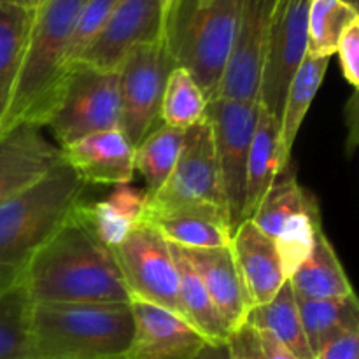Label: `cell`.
<instances>
[{"mask_svg":"<svg viewBox=\"0 0 359 359\" xmlns=\"http://www.w3.org/2000/svg\"><path fill=\"white\" fill-rule=\"evenodd\" d=\"M184 132L160 125L151 130L133 151V168L142 177L147 200L165 184L181 156Z\"/></svg>","mask_w":359,"mask_h":359,"instance_id":"obj_27","label":"cell"},{"mask_svg":"<svg viewBox=\"0 0 359 359\" xmlns=\"http://www.w3.org/2000/svg\"><path fill=\"white\" fill-rule=\"evenodd\" d=\"M133 144L121 128L104 130L62 147V160L84 184L118 186L133 181Z\"/></svg>","mask_w":359,"mask_h":359,"instance_id":"obj_17","label":"cell"},{"mask_svg":"<svg viewBox=\"0 0 359 359\" xmlns=\"http://www.w3.org/2000/svg\"><path fill=\"white\" fill-rule=\"evenodd\" d=\"M163 37L160 0H118L100 34L77 62L100 70H118L137 46Z\"/></svg>","mask_w":359,"mask_h":359,"instance_id":"obj_13","label":"cell"},{"mask_svg":"<svg viewBox=\"0 0 359 359\" xmlns=\"http://www.w3.org/2000/svg\"><path fill=\"white\" fill-rule=\"evenodd\" d=\"M62 161V149L35 123L0 133V207Z\"/></svg>","mask_w":359,"mask_h":359,"instance_id":"obj_15","label":"cell"},{"mask_svg":"<svg viewBox=\"0 0 359 359\" xmlns=\"http://www.w3.org/2000/svg\"><path fill=\"white\" fill-rule=\"evenodd\" d=\"M84 188L62 160L0 207V290L20 284L32 256L65 223Z\"/></svg>","mask_w":359,"mask_h":359,"instance_id":"obj_2","label":"cell"},{"mask_svg":"<svg viewBox=\"0 0 359 359\" xmlns=\"http://www.w3.org/2000/svg\"><path fill=\"white\" fill-rule=\"evenodd\" d=\"M344 2H347V4H349V6L356 7V9H358V4H359V0H344Z\"/></svg>","mask_w":359,"mask_h":359,"instance_id":"obj_43","label":"cell"},{"mask_svg":"<svg viewBox=\"0 0 359 359\" xmlns=\"http://www.w3.org/2000/svg\"><path fill=\"white\" fill-rule=\"evenodd\" d=\"M287 283L291 284L294 297L307 300L347 297L354 293L335 248L323 228L316 235L309 258L291 273Z\"/></svg>","mask_w":359,"mask_h":359,"instance_id":"obj_22","label":"cell"},{"mask_svg":"<svg viewBox=\"0 0 359 359\" xmlns=\"http://www.w3.org/2000/svg\"><path fill=\"white\" fill-rule=\"evenodd\" d=\"M130 304H37L28 312V359H123Z\"/></svg>","mask_w":359,"mask_h":359,"instance_id":"obj_3","label":"cell"},{"mask_svg":"<svg viewBox=\"0 0 359 359\" xmlns=\"http://www.w3.org/2000/svg\"><path fill=\"white\" fill-rule=\"evenodd\" d=\"M342 76L353 88L359 84V21L349 27L337 48Z\"/></svg>","mask_w":359,"mask_h":359,"instance_id":"obj_36","label":"cell"},{"mask_svg":"<svg viewBox=\"0 0 359 359\" xmlns=\"http://www.w3.org/2000/svg\"><path fill=\"white\" fill-rule=\"evenodd\" d=\"M231 359H298L266 332L244 323L228 340Z\"/></svg>","mask_w":359,"mask_h":359,"instance_id":"obj_35","label":"cell"},{"mask_svg":"<svg viewBox=\"0 0 359 359\" xmlns=\"http://www.w3.org/2000/svg\"><path fill=\"white\" fill-rule=\"evenodd\" d=\"M210 2H212V0H193V4H195L196 7H205L209 6Z\"/></svg>","mask_w":359,"mask_h":359,"instance_id":"obj_41","label":"cell"},{"mask_svg":"<svg viewBox=\"0 0 359 359\" xmlns=\"http://www.w3.org/2000/svg\"><path fill=\"white\" fill-rule=\"evenodd\" d=\"M174 2L175 0H160L161 14H163V28H165V23H167V18H168V14H170L172 7H174Z\"/></svg>","mask_w":359,"mask_h":359,"instance_id":"obj_39","label":"cell"},{"mask_svg":"<svg viewBox=\"0 0 359 359\" xmlns=\"http://www.w3.org/2000/svg\"><path fill=\"white\" fill-rule=\"evenodd\" d=\"M230 249L249 311L269 304L287 280L272 238L245 219L231 233Z\"/></svg>","mask_w":359,"mask_h":359,"instance_id":"obj_16","label":"cell"},{"mask_svg":"<svg viewBox=\"0 0 359 359\" xmlns=\"http://www.w3.org/2000/svg\"><path fill=\"white\" fill-rule=\"evenodd\" d=\"M175 67L165 37L137 46L118 67L121 125L133 147L160 125V107L165 83Z\"/></svg>","mask_w":359,"mask_h":359,"instance_id":"obj_8","label":"cell"},{"mask_svg":"<svg viewBox=\"0 0 359 359\" xmlns=\"http://www.w3.org/2000/svg\"><path fill=\"white\" fill-rule=\"evenodd\" d=\"M359 21V11L344 0H309L307 55L332 58L340 39Z\"/></svg>","mask_w":359,"mask_h":359,"instance_id":"obj_29","label":"cell"},{"mask_svg":"<svg viewBox=\"0 0 359 359\" xmlns=\"http://www.w3.org/2000/svg\"><path fill=\"white\" fill-rule=\"evenodd\" d=\"M276 2L277 0H242L233 46L217 97L258 100Z\"/></svg>","mask_w":359,"mask_h":359,"instance_id":"obj_12","label":"cell"},{"mask_svg":"<svg viewBox=\"0 0 359 359\" xmlns=\"http://www.w3.org/2000/svg\"><path fill=\"white\" fill-rule=\"evenodd\" d=\"M32 18H34V9H28L21 4L0 6V109L2 112L23 60Z\"/></svg>","mask_w":359,"mask_h":359,"instance_id":"obj_31","label":"cell"},{"mask_svg":"<svg viewBox=\"0 0 359 359\" xmlns=\"http://www.w3.org/2000/svg\"><path fill=\"white\" fill-rule=\"evenodd\" d=\"M302 328L312 356L328 342L351 330H359V304L356 294L307 300L297 298Z\"/></svg>","mask_w":359,"mask_h":359,"instance_id":"obj_24","label":"cell"},{"mask_svg":"<svg viewBox=\"0 0 359 359\" xmlns=\"http://www.w3.org/2000/svg\"><path fill=\"white\" fill-rule=\"evenodd\" d=\"M207 98L195 77L175 65L165 83L160 107V123L186 132L205 119Z\"/></svg>","mask_w":359,"mask_h":359,"instance_id":"obj_30","label":"cell"},{"mask_svg":"<svg viewBox=\"0 0 359 359\" xmlns=\"http://www.w3.org/2000/svg\"><path fill=\"white\" fill-rule=\"evenodd\" d=\"M188 205L217 207L226 212L212 130L207 119L186 130L181 156L165 184L147 200L144 214Z\"/></svg>","mask_w":359,"mask_h":359,"instance_id":"obj_10","label":"cell"},{"mask_svg":"<svg viewBox=\"0 0 359 359\" xmlns=\"http://www.w3.org/2000/svg\"><path fill=\"white\" fill-rule=\"evenodd\" d=\"M290 165H286L283 156L279 119L270 114L263 105H259L258 121H256L255 133H252L248 158L244 221L251 219L270 186Z\"/></svg>","mask_w":359,"mask_h":359,"instance_id":"obj_21","label":"cell"},{"mask_svg":"<svg viewBox=\"0 0 359 359\" xmlns=\"http://www.w3.org/2000/svg\"><path fill=\"white\" fill-rule=\"evenodd\" d=\"M20 284L30 305L132 302L112 251L74 210L32 256Z\"/></svg>","mask_w":359,"mask_h":359,"instance_id":"obj_1","label":"cell"},{"mask_svg":"<svg viewBox=\"0 0 359 359\" xmlns=\"http://www.w3.org/2000/svg\"><path fill=\"white\" fill-rule=\"evenodd\" d=\"M307 13L309 0H277L273 7L258 100L279 121L291 77L307 55Z\"/></svg>","mask_w":359,"mask_h":359,"instance_id":"obj_11","label":"cell"},{"mask_svg":"<svg viewBox=\"0 0 359 359\" xmlns=\"http://www.w3.org/2000/svg\"><path fill=\"white\" fill-rule=\"evenodd\" d=\"M142 221L156 228L168 244L182 249L230 248L233 233L228 214L209 205L175 207L144 214Z\"/></svg>","mask_w":359,"mask_h":359,"instance_id":"obj_18","label":"cell"},{"mask_svg":"<svg viewBox=\"0 0 359 359\" xmlns=\"http://www.w3.org/2000/svg\"><path fill=\"white\" fill-rule=\"evenodd\" d=\"M146 205V189L128 182L112 186L111 195L104 200L88 203L81 200L74 212L105 248L112 249L142 221Z\"/></svg>","mask_w":359,"mask_h":359,"instance_id":"obj_20","label":"cell"},{"mask_svg":"<svg viewBox=\"0 0 359 359\" xmlns=\"http://www.w3.org/2000/svg\"><path fill=\"white\" fill-rule=\"evenodd\" d=\"M242 0H212L196 7L193 0H175L163 37L177 67L188 70L207 100L219 93L241 16Z\"/></svg>","mask_w":359,"mask_h":359,"instance_id":"obj_5","label":"cell"},{"mask_svg":"<svg viewBox=\"0 0 359 359\" xmlns=\"http://www.w3.org/2000/svg\"><path fill=\"white\" fill-rule=\"evenodd\" d=\"M111 251L132 300L179 314L177 266L170 245L156 228L140 221Z\"/></svg>","mask_w":359,"mask_h":359,"instance_id":"obj_9","label":"cell"},{"mask_svg":"<svg viewBox=\"0 0 359 359\" xmlns=\"http://www.w3.org/2000/svg\"><path fill=\"white\" fill-rule=\"evenodd\" d=\"M118 0H86L77 16L72 37H70L69 49H67V67L76 63L81 58L88 46L95 41L105 21L111 16L112 9Z\"/></svg>","mask_w":359,"mask_h":359,"instance_id":"obj_34","label":"cell"},{"mask_svg":"<svg viewBox=\"0 0 359 359\" xmlns=\"http://www.w3.org/2000/svg\"><path fill=\"white\" fill-rule=\"evenodd\" d=\"M28 312L21 284L0 290V359H28Z\"/></svg>","mask_w":359,"mask_h":359,"instance_id":"obj_32","label":"cell"},{"mask_svg":"<svg viewBox=\"0 0 359 359\" xmlns=\"http://www.w3.org/2000/svg\"><path fill=\"white\" fill-rule=\"evenodd\" d=\"M259 105V100H231L221 97L207 102L205 119L212 130L224 205L233 230L244 221L248 158Z\"/></svg>","mask_w":359,"mask_h":359,"instance_id":"obj_7","label":"cell"},{"mask_svg":"<svg viewBox=\"0 0 359 359\" xmlns=\"http://www.w3.org/2000/svg\"><path fill=\"white\" fill-rule=\"evenodd\" d=\"M321 228L319 209L297 214L280 228L277 237L273 238V244L279 252L280 265H283L286 279H290L291 273L309 258L312 248H314L316 235Z\"/></svg>","mask_w":359,"mask_h":359,"instance_id":"obj_33","label":"cell"},{"mask_svg":"<svg viewBox=\"0 0 359 359\" xmlns=\"http://www.w3.org/2000/svg\"><path fill=\"white\" fill-rule=\"evenodd\" d=\"M314 359H359V330H351L333 339Z\"/></svg>","mask_w":359,"mask_h":359,"instance_id":"obj_37","label":"cell"},{"mask_svg":"<svg viewBox=\"0 0 359 359\" xmlns=\"http://www.w3.org/2000/svg\"><path fill=\"white\" fill-rule=\"evenodd\" d=\"M6 4H21V0H0V6H6Z\"/></svg>","mask_w":359,"mask_h":359,"instance_id":"obj_42","label":"cell"},{"mask_svg":"<svg viewBox=\"0 0 359 359\" xmlns=\"http://www.w3.org/2000/svg\"><path fill=\"white\" fill-rule=\"evenodd\" d=\"M193 270L205 286L210 300L216 305L223 321L233 333L245 323L249 305L235 269L230 248L219 249H182Z\"/></svg>","mask_w":359,"mask_h":359,"instance_id":"obj_19","label":"cell"},{"mask_svg":"<svg viewBox=\"0 0 359 359\" xmlns=\"http://www.w3.org/2000/svg\"><path fill=\"white\" fill-rule=\"evenodd\" d=\"M245 323L269 333L298 359H314L302 328L297 297L287 280L269 304L251 309Z\"/></svg>","mask_w":359,"mask_h":359,"instance_id":"obj_26","label":"cell"},{"mask_svg":"<svg viewBox=\"0 0 359 359\" xmlns=\"http://www.w3.org/2000/svg\"><path fill=\"white\" fill-rule=\"evenodd\" d=\"M328 65L330 58H314V56L305 55L294 76L291 77L279 121L280 146H283V156L286 165L291 163V151L297 142L305 116L321 88Z\"/></svg>","mask_w":359,"mask_h":359,"instance_id":"obj_25","label":"cell"},{"mask_svg":"<svg viewBox=\"0 0 359 359\" xmlns=\"http://www.w3.org/2000/svg\"><path fill=\"white\" fill-rule=\"evenodd\" d=\"M193 359H231L230 347H228V342L223 344H209L200 349V353L196 354Z\"/></svg>","mask_w":359,"mask_h":359,"instance_id":"obj_38","label":"cell"},{"mask_svg":"<svg viewBox=\"0 0 359 359\" xmlns=\"http://www.w3.org/2000/svg\"><path fill=\"white\" fill-rule=\"evenodd\" d=\"M35 125L62 149L83 137L121 125V97L116 70L76 62L63 72Z\"/></svg>","mask_w":359,"mask_h":359,"instance_id":"obj_6","label":"cell"},{"mask_svg":"<svg viewBox=\"0 0 359 359\" xmlns=\"http://www.w3.org/2000/svg\"><path fill=\"white\" fill-rule=\"evenodd\" d=\"M316 209H319L316 198L298 182L294 170L287 167L270 186L251 221L273 241L291 217Z\"/></svg>","mask_w":359,"mask_h":359,"instance_id":"obj_28","label":"cell"},{"mask_svg":"<svg viewBox=\"0 0 359 359\" xmlns=\"http://www.w3.org/2000/svg\"><path fill=\"white\" fill-rule=\"evenodd\" d=\"M0 114H2V109H0Z\"/></svg>","mask_w":359,"mask_h":359,"instance_id":"obj_44","label":"cell"},{"mask_svg":"<svg viewBox=\"0 0 359 359\" xmlns=\"http://www.w3.org/2000/svg\"><path fill=\"white\" fill-rule=\"evenodd\" d=\"M133 332L123 359H193L205 340L175 312L132 300Z\"/></svg>","mask_w":359,"mask_h":359,"instance_id":"obj_14","label":"cell"},{"mask_svg":"<svg viewBox=\"0 0 359 359\" xmlns=\"http://www.w3.org/2000/svg\"><path fill=\"white\" fill-rule=\"evenodd\" d=\"M170 251L174 255L175 266L179 273V314L181 318L209 344L228 342L231 337L230 328L217 312L216 305L210 300L205 286L193 270L191 263L182 255L181 248L174 244Z\"/></svg>","mask_w":359,"mask_h":359,"instance_id":"obj_23","label":"cell"},{"mask_svg":"<svg viewBox=\"0 0 359 359\" xmlns=\"http://www.w3.org/2000/svg\"><path fill=\"white\" fill-rule=\"evenodd\" d=\"M39 2H41V0H21V4H23L25 7H28V9H35Z\"/></svg>","mask_w":359,"mask_h":359,"instance_id":"obj_40","label":"cell"},{"mask_svg":"<svg viewBox=\"0 0 359 359\" xmlns=\"http://www.w3.org/2000/svg\"><path fill=\"white\" fill-rule=\"evenodd\" d=\"M86 0H41L34 9L23 60L6 107L0 133L18 123H35L67 69V49Z\"/></svg>","mask_w":359,"mask_h":359,"instance_id":"obj_4","label":"cell"}]
</instances>
